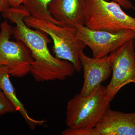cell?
Returning <instances> with one entry per match:
<instances>
[{"mask_svg":"<svg viewBox=\"0 0 135 135\" xmlns=\"http://www.w3.org/2000/svg\"><path fill=\"white\" fill-rule=\"evenodd\" d=\"M2 15L16 24L12 35L16 40L23 42L31 51L34 60L31 73L35 81L64 80L74 75L76 71L71 63L51 55L48 46L51 41L47 35L38 29L32 30L27 25L24 18L31 16L23 5L11 7Z\"/></svg>","mask_w":135,"mask_h":135,"instance_id":"1","label":"cell"},{"mask_svg":"<svg viewBox=\"0 0 135 135\" xmlns=\"http://www.w3.org/2000/svg\"><path fill=\"white\" fill-rule=\"evenodd\" d=\"M24 21L29 27L40 30L50 36L53 42V52L56 58L71 63L77 72L81 71L79 55L86 45L79 38L76 28L60 26L31 16L25 18Z\"/></svg>","mask_w":135,"mask_h":135,"instance_id":"2","label":"cell"},{"mask_svg":"<svg viewBox=\"0 0 135 135\" xmlns=\"http://www.w3.org/2000/svg\"><path fill=\"white\" fill-rule=\"evenodd\" d=\"M110 102L106 97L105 88L103 85L88 95L76 94L67 104L66 126L73 129H89L95 127L110 108Z\"/></svg>","mask_w":135,"mask_h":135,"instance_id":"3","label":"cell"},{"mask_svg":"<svg viewBox=\"0 0 135 135\" xmlns=\"http://www.w3.org/2000/svg\"><path fill=\"white\" fill-rule=\"evenodd\" d=\"M84 23L94 31L115 33L135 29V18L125 13L118 3L107 0H86Z\"/></svg>","mask_w":135,"mask_h":135,"instance_id":"4","label":"cell"},{"mask_svg":"<svg viewBox=\"0 0 135 135\" xmlns=\"http://www.w3.org/2000/svg\"><path fill=\"white\" fill-rule=\"evenodd\" d=\"M0 27V65L5 66L12 77H25L31 73L34 61L31 51L21 41H10L13 28L7 20Z\"/></svg>","mask_w":135,"mask_h":135,"instance_id":"5","label":"cell"},{"mask_svg":"<svg viewBox=\"0 0 135 135\" xmlns=\"http://www.w3.org/2000/svg\"><path fill=\"white\" fill-rule=\"evenodd\" d=\"M112 78L105 87L106 97L112 101L122 88L135 84L134 39L131 40L113 51Z\"/></svg>","mask_w":135,"mask_h":135,"instance_id":"6","label":"cell"},{"mask_svg":"<svg viewBox=\"0 0 135 135\" xmlns=\"http://www.w3.org/2000/svg\"><path fill=\"white\" fill-rule=\"evenodd\" d=\"M77 36L92 51V57L101 58L135 38V31L124 30L112 33L91 30L85 25L75 27Z\"/></svg>","mask_w":135,"mask_h":135,"instance_id":"7","label":"cell"},{"mask_svg":"<svg viewBox=\"0 0 135 135\" xmlns=\"http://www.w3.org/2000/svg\"><path fill=\"white\" fill-rule=\"evenodd\" d=\"M113 52L101 58L90 57L83 51L79 58L84 72V83L80 94L87 96L92 94L107 80L112 73Z\"/></svg>","mask_w":135,"mask_h":135,"instance_id":"8","label":"cell"},{"mask_svg":"<svg viewBox=\"0 0 135 135\" xmlns=\"http://www.w3.org/2000/svg\"><path fill=\"white\" fill-rule=\"evenodd\" d=\"M86 0H53L49 12L57 23L63 27L75 28L84 25V8Z\"/></svg>","mask_w":135,"mask_h":135,"instance_id":"9","label":"cell"},{"mask_svg":"<svg viewBox=\"0 0 135 135\" xmlns=\"http://www.w3.org/2000/svg\"><path fill=\"white\" fill-rule=\"evenodd\" d=\"M100 135H135V112L107 110L96 126Z\"/></svg>","mask_w":135,"mask_h":135,"instance_id":"10","label":"cell"},{"mask_svg":"<svg viewBox=\"0 0 135 135\" xmlns=\"http://www.w3.org/2000/svg\"><path fill=\"white\" fill-rule=\"evenodd\" d=\"M9 75L6 67L0 65V89L14 105L17 111L22 115L31 130L34 129L36 126L45 127L46 120L35 119L29 116L24 105L17 96L15 88L10 80Z\"/></svg>","mask_w":135,"mask_h":135,"instance_id":"11","label":"cell"},{"mask_svg":"<svg viewBox=\"0 0 135 135\" xmlns=\"http://www.w3.org/2000/svg\"><path fill=\"white\" fill-rule=\"evenodd\" d=\"M53 0H25L23 5L31 16L57 25L49 12L48 6Z\"/></svg>","mask_w":135,"mask_h":135,"instance_id":"12","label":"cell"},{"mask_svg":"<svg viewBox=\"0 0 135 135\" xmlns=\"http://www.w3.org/2000/svg\"><path fill=\"white\" fill-rule=\"evenodd\" d=\"M16 112L15 107L0 89V116L5 114L13 113Z\"/></svg>","mask_w":135,"mask_h":135,"instance_id":"13","label":"cell"},{"mask_svg":"<svg viewBox=\"0 0 135 135\" xmlns=\"http://www.w3.org/2000/svg\"><path fill=\"white\" fill-rule=\"evenodd\" d=\"M61 134L62 135H100L95 128L89 129L68 128L63 131Z\"/></svg>","mask_w":135,"mask_h":135,"instance_id":"14","label":"cell"},{"mask_svg":"<svg viewBox=\"0 0 135 135\" xmlns=\"http://www.w3.org/2000/svg\"><path fill=\"white\" fill-rule=\"evenodd\" d=\"M112 1L118 3L120 5L121 7L126 9H135V7L129 0H112Z\"/></svg>","mask_w":135,"mask_h":135,"instance_id":"15","label":"cell"},{"mask_svg":"<svg viewBox=\"0 0 135 135\" xmlns=\"http://www.w3.org/2000/svg\"><path fill=\"white\" fill-rule=\"evenodd\" d=\"M10 7L9 0H0V13L5 12Z\"/></svg>","mask_w":135,"mask_h":135,"instance_id":"16","label":"cell"},{"mask_svg":"<svg viewBox=\"0 0 135 135\" xmlns=\"http://www.w3.org/2000/svg\"><path fill=\"white\" fill-rule=\"evenodd\" d=\"M25 0H9L11 7H17L23 4Z\"/></svg>","mask_w":135,"mask_h":135,"instance_id":"17","label":"cell"},{"mask_svg":"<svg viewBox=\"0 0 135 135\" xmlns=\"http://www.w3.org/2000/svg\"><path fill=\"white\" fill-rule=\"evenodd\" d=\"M134 41H135V38L134 39Z\"/></svg>","mask_w":135,"mask_h":135,"instance_id":"18","label":"cell"},{"mask_svg":"<svg viewBox=\"0 0 135 135\" xmlns=\"http://www.w3.org/2000/svg\"><path fill=\"white\" fill-rule=\"evenodd\" d=\"M134 31H135V30H134Z\"/></svg>","mask_w":135,"mask_h":135,"instance_id":"19","label":"cell"}]
</instances>
